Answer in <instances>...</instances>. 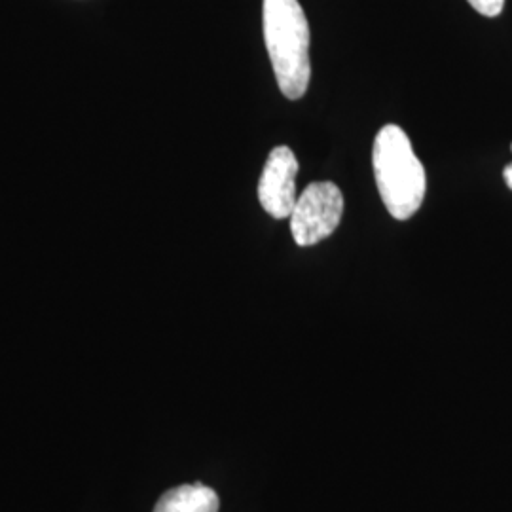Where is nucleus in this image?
Instances as JSON below:
<instances>
[{"mask_svg": "<svg viewBox=\"0 0 512 512\" xmlns=\"http://www.w3.org/2000/svg\"><path fill=\"white\" fill-rule=\"evenodd\" d=\"M264 42L281 93L296 101L311 80L310 25L298 0H264Z\"/></svg>", "mask_w": 512, "mask_h": 512, "instance_id": "nucleus-1", "label": "nucleus"}, {"mask_svg": "<svg viewBox=\"0 0 512 512\" xmlns=\"http://www.w3.org/2000/svg\"><path fill=\"white\" fill-rule=\"evenodd\" d=\"M372 167L389 215L397 220L414 217L425 198L427 175L403 128L389 124L378 131Z\"/></svg>", "mask_w": 512, "mask_h": 512, "instance_id": "nucleus-2", "label": "nucleus"}, {"mask_svg": "<svg viewBox=\"0 0 512 512\" xmlns=\"http://www.w3.org/2000/svg\"><path fill=\"white\" fill-rule=\"evenodd\" d=\"M344 215L342 190L330 181L311 183L296 200L291 213V234L298 247H311L330 238Z\"/></svg>", "mask_w": 512, "mask_h": 512, "instance_id": "nucleus-3", "label": "nucleus"}, {"mask_svg": "<svg viewBox=\"0 0 512 512\" xmlns=\"http://www.w3.org/2000/svg\"><path fill=\"white\" fill-rule=\"evenodd\" d=\"M296 175V154L289 147H275L266 160L258 183V202L270 217L277 220L291 217L298 200Z\"/></svg>", "mask_w": 512, "mask_h": 512, "instance_id": "nucleus-4", "label": "nucleus"}, {"mask_svg": "<svg viewBox=\"0 0 512 512\" xmlns=\"http://www.w3.org/2000/svg\"><path fill=\"white\" fill-rule=\"evenodd\" d=\"M219 495L202 482L177 486L165 492L154 512H219Z\"/></svg>", "mask_w": 512, "mask_h": 512, "instance_id": "nucleus-5", "label": "nucleus"}, {"mask_svg": "<svg viewBox=\"0 0 512 512\" xmlns=\"http://www.w3.org/2000/svg\"><path fill=\"white\" fill-rule=\"evenodd\" d=\"M478 14L486 18H497L503 12L505 0H467Z\"/></svg>", "mask_w": 512, "mask_h": 512, "instance_id": "nucleus-6", "label": "nucleus"}, {"mask_svg": "<svg viewBox=\"0 0 512 512\" xmlns=\"http://www.w3.org/2000/svg\"><path fill=\"white\" fill-rule=\"evenodd\" d=\"M503 179H505V183H507V186L512 190V164L507 165V167L503 169Z\"/></svg>", "mask_w": 512, "mask_h": 512, "instance_id": "nucleus-7", "label": "nucleus"}]
</instances>
